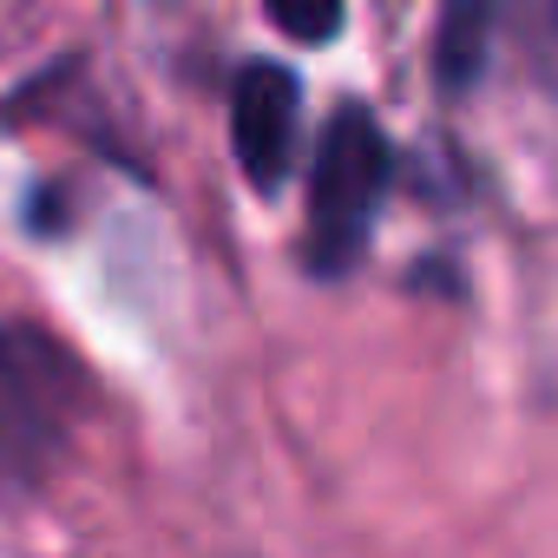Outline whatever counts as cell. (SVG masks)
Returning a JSON list of instances; mask_svg holds the SVG:
<instances>
[{
  "label": "cell",
  "mask_w": 558,
  "mask_h": 558,
  "mask_svg": "<svg viewBox=\"0 0 558 558\" xmlns=\"http://www.w3.org/2000/svg\"><path fill=\"white\" fill-rule=\"evenodd\" d=\"M395 184V145L381 119L362 99H342L316 138V171H310V230H303V263L316 276H349L381 223Z\"/></svg>",
  "instance_id": "cell-2"
},
{
  "label": "cell",
  "mask_w": 558,
  "mask_h": 558,
  "mask_svg": "<svg viewBox=\"0 0 558 558\" xmlns=\"http://www.w3.org/2000/svg\"><path fill=\"white\" fill-rule=\"evenodd\" d=\"M86 414V368L47 329H0V499L40 493Z\"/></svg>",
  "instance_id": "cell-1"
},
{
  "label": "cell",
  "mask_w": 558,
  "mask_h": 558,
  "mask_svg": "<svg viewBox=\"0 0 558 558\" xmlns=\"http://www.w3.org/2000/svg\"><path fill=\"white\" fill-rule=\"evenodd\" d=\"M493 21H499V14H493V8H473V0H460V8H447V14H440L434 73H440V86H447V93H460V86H473V80H480Z\"/></svg>",
  "instance_id": "cell-4"
},
{
  "label": "cell",
  "mask_w": 558,
  "mask_h": 558,
  "mask_svg": "<svg viewBox=\"0 0 558 558\" xmlns=\"http://www.w3.org/2000/svg\"><path fill=\"white\" fill-rule=\"evenodd\" d=\"M269 21L283 34H296V40H336L342 34V8H290V0H276Z\"/></svg>",
  "instance_id": "cell-5"
},
{
  "label": "cell",
  "mask_w": 558,
  "mask_h": 558,
  "mask_svg": "<svg viewBox=\"0 0 558 558\" xmlns=\"http://www.w3.org/2000/svg\"><path fill=\"white\" fill-rule=\"evenodd\" d=\"M296 125H303V86L290 66L250 60L230 86V145L256 191H283L296 165Z\"/></svg>",
  "instance_id": "cell-3"
}]
</instances>
